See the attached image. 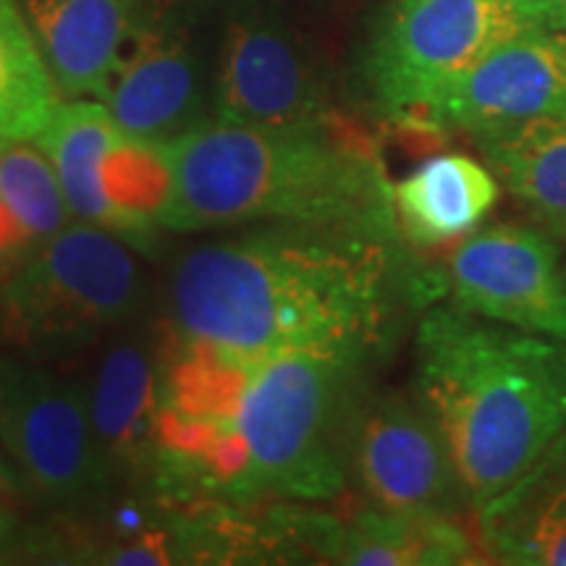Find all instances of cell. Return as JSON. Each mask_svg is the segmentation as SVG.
Instances as JSON below:
<instances>
[{"label":"cell","instance_id":"obj_1","mask_svg":"<svg viewBox=\"0 0 566 566\" xmlns=\"http://www.w3.org/2000/svg\"><path fill=\"white\" fill-rule=\"evenodd\" d=\"M409 250L292 223L247 226L192 244L168 275L174 342L239 367L286 352L378 363L405 304L441 283Z\"/></svg>","mask_w":566,"mask_h":566},{"label":"cell","instance_id":"obj_2","mask_svg":"<svg viewBox=\"0 0 566 566\" xmlns=\"http://www.w3.org/2000/svg\"><path fill=\"white\" fill-rule=\"evenodd\" d=\"M373 367L344 352H286L244 367L181 357L168 378L158 472L242 501H334L349 488Z\"/></svg>","mask_w":566,"mask_h":566},{"label":"cell","instance_id":"obj_3","mask_svg":"<svg viewBox=\"0 0 566 566\" xmlns=\"http://www.w3.org/2000/svg\"><path fill=\"white\" fill-rule=\"evenodd\" d=\"M163 153L168 163V192L158 212L163 231L292 223L407 244L378 150L336 116L296 126L210 118Z\"/></svg>","mask_w":566,"mask_h":566},{"label":"cell","instance_id":"obj_4","mask_svg":"<svg viewBox=\"0 0 566 566\" xmlns=\"http://www.w3.org/2000/svg\"><path fill=\"white\" fill-rule=\"evenodd\" d=\"M412 394L478 514L566 428V344L433 304L417 325Z\"/></svg>","mask_w":566,"mask_h":566},{"label":"cell","instance_id":"obj_5","mask_svg":"<svg viewBox=\"0 0 566 566\" xmlns=\"http://www.w3.org/2000/svg\"><path fill=\"white\" fill-rule=\"evenodd\" d=\"M153 296L137 247L71 221L0 283V331L27 357H66L139 323Z\"/></svg>","mask_w":566,"mask_h":566},{"label":"cell","instance_id":"obj_6","mask_svg":"<svg viewBox=\"0 0 566 566\" xmlns=\"http://www.w3.org/2000/svg\"><path fill=\"white\" fill-rule=\"evenodd\" d=\"M527 30H566L564 0H391L365 55L373 103L409 129L438 92Z\"/></svg>","mask_w":566,"mask_h":566},{"label":"cell","instance_id":"obj_7","mask_svg":"<svg viewBox=\"0 0 566 566\" xmlns=\"http://www.w3.org/2000/svg\"><path fill=\"white\" fill-rule=\"evenodd\" d=\"M0 449L27 495L61 512L101 506L118 480L82 380L34 357H0Z\"/></svg>","mask_w":566,"mask_h":566},{"label":"cell","instance_id":"obj_8","mask_svg":"<svg viewBox=\"0 0 566 566\" xmlns=\"http://www.w3.org/2000/svg\"><path fill=\"white\" fill-rule=\"evenodd\" d=\"M34 142L51 160L74 221L118 233L142 254L155 250L168 192L163 147L126 137L95 97H63Z\"/></svg>","mask_w":566,"mask_h":566},{"label":"cell","instance_id":"obj_9","mask_svg":"<svg viewBox=\"0 0 566 566\" xmlns=\"http://www.w3.org/2000/svg\"><path fill=\"white\" fill-rule=\"evenodd\" d=\"M349 485L388 514L475 516L441 428L412 391L370 394L354 433Z\"/></svg>","mask_w":566,"mask_h":566},{"label":"cell","instance_id":"obj_10","mask_svg":"<svg viewBox=\"0 0 566 566\" xmlns=\"http://www.w3.org/2000/svg\"><path fill=\"white\" fill-rule=\"evenodd\" d=\"M441 283L467 313L566 344L562 244L533 223L480 226L449 252Z\"/></svg>","mask_w":566,"mask_h":566},{"label":"cell","instance_id":"obj_11","mask_svg":"<svg viewBox=\"0 0 566 566\" xmlns=\"http://www.w3.org/2000/svg\"><path fill=\"white\" fill-rule=\"evenodd\" d=\"M212 118L250 126L334 118L321 69L279 13L242 9L229 19L212 69Z\"/></svg>","mask_w":566,"mask_h":566},{"label":"cell","instance_id":"obj_12","mask_svg":"<svg viewBox=\"0 0 566 566\" xmlns=\"http://www.w3.org/2000/svg\"><path fill=\"white\" fill-rule=\"evenodd\" d=\"M566 113V30H527L443 87L407 132L493 134Z\"/></svg>","mask_w":566,"mask_h":566},{"label":"cell","instance_id":"obj_13","mask_svg":"<svg viewBox=\"0 0 566 566\" xmlns=\"http://www.w3.org/2000/svg\"><path fill=\"white\" fill-rule=\"evenodd\" d=\"M103 103L126 137L168 147L212 118V74L187 21L174 11L145 13L118 61Z\"/></svg>","mask_w":566,"mask_h":566},{"label":"cell","instance_id":"obj_14","mask_svg":"<svg viewBox=\"0 0 566 566\" xmlns=\"http://www.w3.org/2000/svg\"><path fill=\"white\" fill-rule=\"evenodd\" d=\"M168 349L139 323L95 346V363L82 380L95 433L108 462L122 475L158 467L166 415Z\"/></svg>","mask_w":566,"mask_h":566},{"label":"cell","instance_id":"obj_15","mask_svg":"<svg viewBox=\"0 0 566 566\" xmlns=\"http://www.w3.org/2000/svg\"><path fill=\"white\" fill-rule=\"evenodd\" d=\"M63 97L103 101L150 0H19Z\"/></svg>","mask_w":566,"mask_h":566},{"label":"cell","instance_id":"obj_16","mask_svg":"<svg viewBox=\"0 0 566 566\" xmlns=\"http://www.w3.org/2000/svg\"><path fill=\"white\" fill-rule=\"evenodd\" d=\"M491 564L566 566V428L475 514Z\"/></svg>","mask_w":566,"mask_h":566},{"label":"cell","instance_id":"obj_17","mask_svg":"<svg viewBox=\"0 0 566 566\" xmlns=\"http://www.w3.org/2000/svg\"><path fill=\"white\" fill-rule=\"evenodd\" d=\"M501 200V184L485 160L436 153L394 184V212L412 250L457 244L478 231Z\"/></svg>","mask_w":566,"mask_h":566},{"label":"cell","instance_id":"obj_18","mask_svg":"<svg viewBox=\"0 0 566 566\" xmlns=\"http://www.w3.org/2000/svg\"><path fill=\"white\" fill-rule=\"evenodd\" d=\"M527 221L566 244V113L475 142Z\"/></svg>","mask_w":566,"mask_h":566},{"label":"cell","instance_id":"obj_19","mask_svg":"<svg viewBox=\"0 0 566 566\" xmlns=\"http://www.w3.org/2000/svg\"><path fill=\"white\" fill-rule=\"evenodd\" d=\"M336 564L464 566L491 564L475 525L443 516H405L365 506L342 525Z\"/></svg>","mask_w":566,"mask_h":566},{"label":"cell","instance_id":"obj_20","mask_svg":"<svg viewBox=\"0 0 566 566\" xmlns=\"http://www.w3.org/2000/svg\"><path fill=\"white\" fill-rule=\"evenodd\" d=\"M71 221L59 176L38 142L0 147V283Z\"/></svg>","mask_w":566,"mask_h":566},{"label":"cell","instance_id":"obj_21","mask_svg":"<svg viewBox=\"0 0 566 566\" xmlns=\"http://www.w3.org/2000/svg\"><path fill=\"white\" fill-rule=\"evenodd\" d=\"M63 101L19 0H0V147L34 142Z\"/></svg>","mask_w":566,"mask_h":566},{"label":"cell","instance_id":"obj_22","mask_svg":"<svg viewBox=\"0 0 566 566\" xmlns=\"http://www.w3.org/2000/svg\"><path fill=\"white\" fill-rule=\"evenodd\" d=\"M9 495H27V491L19 472L13 470L11 459L6 457L3 449H0V499H9Z\"/></svg>","mask_w":566,"mask_h":566},{"label":"cell","instance_id":"obj_23","mask_svg":"<svg viewBox=\"0 0 566 566\" xmlns=\"http://www.w3.org/2000/svg\"><path fill=\"white\" fill-rule=\"evenodd\" d=\"M13 537H17V525H13V516L9 509L0 504V554L11 546Z\"/></svg>","mask_w":566,"mask_h":566},{"label":"cell","instance_id":"obj_24","mask_svg":"<svg viewBox=\"0 0 566 566\" xmlns=\"http://www.w3.org/2000/svg\"><path fill=\"white\" fill-rule=\"evenodd\" d=\"M564 6H566V0H564Z\"/></svg>","mask_w":566,"mask_h":566}]
</instances>
